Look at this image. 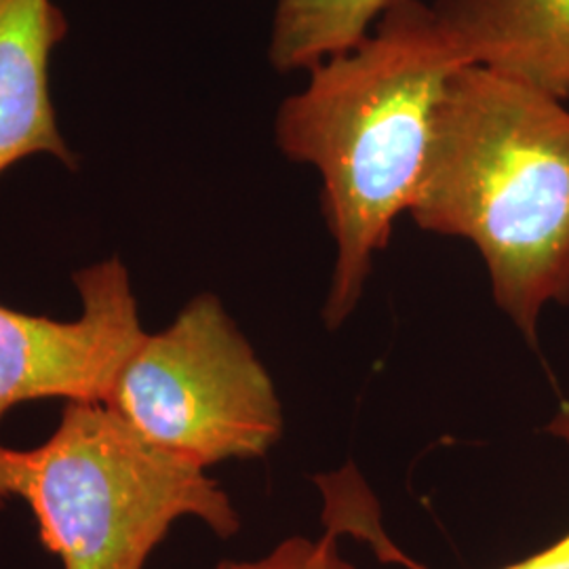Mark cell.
<instances>
[{
    "label": "cell",
    "mask_w": 569,
    "mask_h": 569,
    "mask_svg": "<svg viewBox=\"0 0 569 569\" xmlns=\"http://www.w3.org/2000/svg\"><path fill=\"white\" fill-rule=\"evenodd\" d=\"M82 312L56 321L0 305V420L37 399L106 403L142 342L129 272L119 258L74 272Z\"/></svg>",
    "instance_id": "cell-5"
},
{
    "label": "cell",
    "mask_w": 569,
    "mask_h": 569,
    "mask_svg": "<svg viewBox=\"0 0 569 569\" xmlns=\"http://www.w3.org/2000/svg\"><path fill=\"white\" fill-rule=\"evenodd\" d=\"M547 432L569 443V390L568 395L563 397L561 406H559V411H557L555 418L550 420ZM382 547H385L382 555L395 557V559L403 561V563L411 569H425L420 568V566H416V563H411V561H407L406 557H403L399 550L395 549L392 545H388L387 538L382 540ZM502 569H569V533L568 536H563L561 540H557L555 545H550L549 549L540 550V552L531 555L528 559H523V561H519V563H512V566H507V568Z\"/></svg>",
    "instance_id": "cell-10"
},
{
    "label": "cell",
    "mask_w": 569,
    "mask_h": 569,
    "mask_svg": "<svg viewBox=\"0 0 569 569\" xmlns=\"http://www.w3.org/2000/svg\"><path fill=\"white\" fill-rule=\"evenodd\" d=\"M456 53L569 100V0H437L432 4Z\"/></svg>",
    "instance_id": "cell-6"
},
{
    "label": "cell",
    "mask_w": 569,
    "mask_h": 569,
    "mask_svg": "<svg viewBox=\"0 0 569 569\" xmlns=\"http://www.w3.org/2000/svg\"><path fill=\"white\" fill-rule=\"evenodd\" d=\"M66 37L53 0H0V176L37 154L77 169L51 98V56Z\"/></svg>",
    "instance_id": "cell-7"
},
{
    "label": "cell",
    "mask_w": 569,
    "mask_h": 569,
    "mask_svg": "<svg viewBox=\"0 0 569 569\" xmlns=\"http://www.w3.org/2000/svg\"><path fill=\"white\" fill-rule=\"evenodd\" d=\"M103 406L148 443L201 468L264 458L283 435L270 373L211 293L143 336Z\"/></svg>",
    "instance_id": "cell-4"
},
{
    "label": "cell",
    "mask_w": 569,
    "mask_h": 569,
    "mask_svg": "<svg viewBox=\"0 0 569 569\" xmlns=\"http://www.w3.org/2000/svg\"><path fill=\"white\" fill-rule=\"evenodd\" d=\"M399 0H277L268 58L274 70H310L366 39Z\"/></svg>",
    "instance_id": "cell-8"
},
{
    "label": "cell",
    "mask_w": 569,
    "mask_h": 569,
    "mask_svg": "<svg viewBox=\"0 0 569 569\" xmlns=\"http://www.w3.org/2000/svg\"><path fill=\"white\" fill-rule=\"evenodd\" d=\"M336 536L338 529L329 526L326 536L317 540L293 536L262 559L222 561L216 569H357L342 557Z\"/></svg>",
    "instance_id": "cell-9"
},
{
    "label": "cell",
    "mask_w": 569,
    "mask_h": 569,
    "mask_svg": "<svg viewBox=\"0 0 569 569\" xmlns=\"http://www.w3.org/2000/svg\"><path fill=\"white\" fill-rule=\"evenodd\" d=\"M462 66L432 4L399 0L363 41L310 68L305 89L281 103L274 138L287 159L319 171L336 243L329 329L359 306L373 258L416 201L439 103Z\"/></svg>",
    "instance_id": "cell-1"
},
{
    "label": "cell",
    "mask_w": 569,
    "mask_h": 569,
    "mask_svg": "<svg viewBox=\"0 0 569 569\" xmlns=\"http://www.w3.org/2000/svg\"><path fill=\"white\" fill-rule=\"evenodd\" d=\"M11 498L30 507L63 569H143L183 517L220 538L241 529L204 468L148 443L103 403H66L39 448L0 446V509Z\"/></svg>",
    "instance_id": "cell-3"
},
{
    "label": "cell",
    "mask_w": 569,
    "mask_h": 569,
    "mask_svg": "<svg viewBox=\"0 0 569 569\" xmlns=\"http://www.w3.org/2000/svg\"><path fill=\"white\" fill-rule=\"evenodd\" d=\"M409 213L479 249L496 305L533 345L542 310L569 306L566 103L483 66L456 70Z\"/></svg>",
    "instance_id": "cell-2"
}]
</instances>
